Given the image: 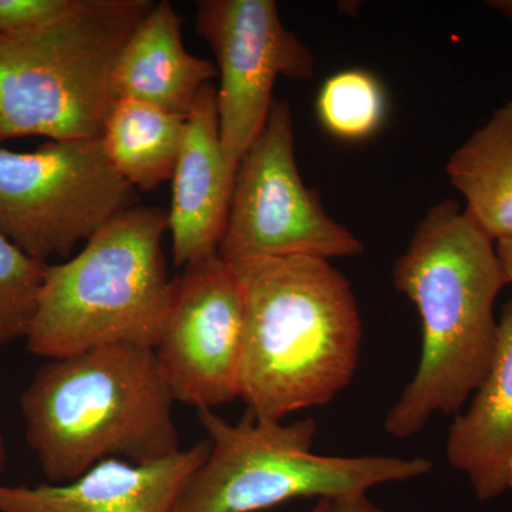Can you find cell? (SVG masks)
I'll return each mask as SVG.
<instances>
[{
    "instance_id": "obj_1",
    "label": "cell",
    "mask_w": 512,
    "mask_h": 512,
    "mask_svg": "<svg viewBox=\"0 0 512 512\" xmlns=\"http://www.w3.org/2000/svg\"><path fill=\"white\" fill-rule=\"evenodd\" d=\"M393 284L421 320L412 382L384 419L396 439L420 433L434 414H458L484 382L495 355L494 305L507 285L494 242L456 201L434 205L396 259Z\"/></svg>"
},
{
    "instance_id": "obj_2",
    "label": "cell",
    "mask_w": 512,
    "mask_h": 512,
    "mask_svg": "<svg viewBox=\"0 0 512 512\" xmlns=\"http://www.w3.org/2000/svg\"><path fill=\"white\" fill-rule=\"evenodd\" d=\"M244 298L239 397L256 419L332 402L355 376L362 322L348 279L312 256L231 265Z\"/></svg>"
},
{
    "instance_id": "obj_3",
    "label": "cell",
    "mask_w": 512,
    "mask_h": 512,
    "mask_svg": "<svg viewBox=\"0 0 512 512\" xmlns=\"http://www.w3.org/2000/svg\"><path fill=\"white\" fill-rule=\"evenodd\" d=\"M174 403L154 349L138 345L49 359L20 394L26 439L52 484L110 458L141 464L178 453Z\"/></svg>"
},
{
    "instance_id": "obj_4",
    "label": "cell",
    "mask_w": 512,
    "mask_h": 512,
    "mask_svg": "<svg viewBox=\"0 0 512 512\" xmlns=\"http://www.w3.org/2000/svg\"><path fill=\"white\" fill-rule=\"evenodd\" d=\"M167 231V210L134 205L79 255L47 265L29 352L49 360L111 345L156 348L173 286L163 252Z\"/></svg>"
},
{
    "instance_id": "obj_5",
    "label": "cell",
    "mask_w": 512,
    "mask_h": 512,
    "mask_svg": "<svg viewBox=\"0 0 512 512\" xmlns=\"http://www.w3.org/2000/svg\"><path fill=\"white\" fill-rule=\"evenodd\" d=\"M151 0H77L62 18L0 36V141L103 134L119 100L114 72Z\"/></svg>"
},
{
    "instance_id": "obj_6",
    "label": "cell",
    "mask_w": 512,
    "mask_h": 512,
    "mask_svg": "<svg viewBox=\"0 0 512 512\" xmlns=\"http://www.w3.org/2000/svg\"><path fill=\"white\" fill-rule=\"evenodd\" d=\"M211 451L175 501L171 512H259L298 498L367 494L377 485L427 476L423 457H336L313 453L318 426L305 419H256L229 423L214 410H198Z\"/></svg>"
},
{
    "instance_id": "obj_7",
    "label": "cell",
    "mask_w": 512,
    "mask_h": 512,
    "mask_svg": "<svg viewBox=\"0 0 512 512\" xmlns=\"http://www.w3.org/2000/svg\"><path fill=\"white\" fill-rule=\"evenodd\" d=\"M137 201L101 137L50 141L30 153L0 148V232L43 264L69 258Z\"/></svg>"
},
{
    "instance_id": "obj_8",
    "label": "cell",
    "mask_w": 512,
    "mask_h": 512,
    "mask_svg": "<svg viewBox=\"0 0 512 512\" xmlns=\"http://www.w3.org/2000/svg\"><path fill=\"white\" fill-rule=\"evenodd\" d=\"M362 241L308 190L295 157L291 107L275 101L264 131L242 158L218 255L228 265L264 258H353Z\"/></svg>"
},
{
    "instance_id": "obj_9",
    "label": "cell",
    "mask_w": 512,
    "mask_h": 512,
    "mask_svg": "<svg viewBox=\"0 0 512 512\" xmlns=\"http://www.w3.org/2000/svg\"><path fill=\"white\" fill-rule=\"evenodd\" d=\"M195 23L217 59L222 151L237 177L271 114L276 80L311 79L315 57L282 23L274 0H200Z\"/></svg>"
},
{
    "instance_id": "obj_10",
    "label": "cell",
    "mask_w": 512,
    "mask_h": 512,
    "mask_svg": "<svg viewBox=\"0 0 512 512\" xmlns=\"http://www.w3.org/2000/svg\"><path fill=\"white\" fill-rule=\"evenodd\" d=\"M244 298L237 272L214 254L173 279L156 353L175 402L214 410L239 397Z\"/></svg>"
},
{
    "instance_id": "obj_11",
    "label": "cell",
    "mask_w": 512,
    "mask_h": 512,
    "mask_svg": "<svg viewBox=\"0 0 512 512\" xmlns=\"http://www.w3.org/2000/svg\"><path fill=\"white\" fill-rule=\"evenodd\" d=\"M210 451L207 439L151 463L100 461L67 483L0 484V512H171Z\"/></svg>"
},
{
    "instance_id": "obj_12",
    "label": "cell",
    "mask_w": 512,
    "mask_h": 512,
    "mask_svg": "<svg viewBox=\"0 0 512 512\" xmlns=\"http://www.w3.org/2000/svg\"><path fill=\"white\" fill-rule=\"evenodd\" d=\"M235 174L222 151L217 87L207 84L187 116L183 148L173 175L168 231L174 265L218 254L231 207Z\"/></svg>"
},
{
    "instance_id": "obj_13",
    "label": "cell",
    "mask_w": 512,
    "mask_h": 512,
    "mask_svg": "<svg viewBox=\"0 0 512 512\" xmlns=\"http://www.w3.org/2000/svg\"><path fill=\"white\" fill-rule=\"evenodd\" d=\"M447 458L466 474L478 500L512 491V299L498 320L490 372L448 431Z\"/></svg>"
},
{
    "instance_id": "obj_14",
    "label": "cell",
    "mask_w": 512,
    "mask_h": 512,
    "mask_svg": "<svg viewBox=\"0 0 512 512\" xmlns=\"http://www.w3.org/2000/svg\"><path fill=\"white\" fill-rule=\"evenodd\" d=\"M218 76L217 64L190 55L183 18L167 0L154 3L124 46L114 72L117 96L187 117L198 94Z\"/></svg>"
},
{
    "instance_id": "obj_15",
    "label": "cell",
    "mask_w": 512,
    "mask_h": 512,
    "mask_svg": "<svg viewBox=\"0 0 512 512\" xmlns=\"http://www.w3.org/2000/svg\"><path fill=\"white\" fill-rule=\"evenodd\" d=\"M446 171L473 224L493 242L511 237L512 101L451 154Z\"/></svg>"
},
{
    "instance_id": "obj_16",
    "label": "cell",
    "mask_w": 512,
    "mask_h": 512,
    "mask_svg": "<svg viewBox=\"0 0 512 512\" xmlns=\"http://www.w3.org/2000/svg\"><path fill=\"white\" fill-rule=\"evenodd\" d=\"M185 126L187 117L120 97L106 121L101 141L114 170L131 187L151 191L173 180Z\"/></svg>"
},
{
    "instance_id": "obj_17",
    "label": "cell",
    "mask_w": 512,
    "mask_h": 512,
    "mask_svg": "<svg viewBox=\"0 0 512 512\" xmlns=\"http://www.w3.org/2000/svg\"><path fill=\"white\" fill-rule=\"evenodd\" d=\"M382 83L366 70H343L322 84L316 111L322 126L345 141H362L382 127L386 117Z\"/></svg>"
},
{
    "instance_id": "obj_18",
    "label": "cell",
    "mask_w": 512,
    "mask_h": 512,
    "mask_svg": "<svg viewBox=\"0 0 512 512\" xmlns=\"http://www.w3.org/2000/svg\"><path fill=\"white\" fill-rule=\"evenodd\" d=\"M47 265L0 232V348L28 336Z\"/></svg>"
},
{
    "instance_id": "obj_19",
    "label": "cell",
    "mask_w": 512,
    "mask_h": 512,
    "mask_svg": "<svg viewBox=\"0 0 512 512\" xmlns=\"http://www.w3.org/2000/svg\"><path fill=\"white\" fill-rule=\"evenodd\" d=\"M77 0H0V36L18 35L62 18Z\"/></svg>"
},
{
    "instance_id": "obj_20",
    "label": "cell",
    "mask_w": 512,
    "mask_h": 512,
    "mask_svg": "<svg viewBox=\"0 0 512 512\" xmlns=\"http://www.w3.org/2000/svg\"><path fill=\"white\" fill-rule=\"evenodd\" d=\"M309 512H384L367 498V494L320 498Z\"/></svg>"
},
{
    "instance_id": "obj_21",
    "label": "cell",
    "mask_w": 512,
    "mask_h": 512,
    "mask_svg": "<svg viewBox=\"0 0 512 512\" xmlns=\"http://www.w3.org/2000/svg\"><path fill=\"white\" fill-rule=\"evenodd\" d=\"M495 251L503 269L505 281L507 284H512V235L495 242Z\"/></svg>"
},
{
    "instance_id": "obj_22",
    "label": "cell",
    "mask_w": 512,
    "mask_h": 512,
    "mask_svg": "<svg viewBox=\"0 0 512 512\" xmlns=\"http://www.w3.org/2000/svg\"><path fill=\"white\" fill-rule=\"evenodd\" d=\"M488 6L495 12L501 13L505 18L512 20V0H490Z\"/></svg>"
},
{
    "instance_id": "obj_23",
    "label": "cell",
    "mask_w": 512,
    "mask_h": 512,
    "mask_svg": "<svg viewBox=\"0 0 512 512\" xmlns=\"http://www.w3.org/2000/svg\"><path fill=\"white\" fill-rule=\"evenodd\" d=\"M6 464V450L5 444H3L2 434H0V473H2L3 468H5Z\"/></svg>"
}]
</instances>
